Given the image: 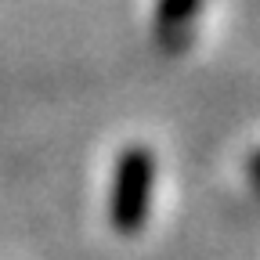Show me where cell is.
<instances>
[{
	"label": "cell",
	"mask_w": 260,
	"mask_h": 260,
	"mask_svg": "<svg viewBox=\"0 0 260 260\" xmlns=\"http://www.w3.org/2000/svg\"><path fill=\"white\" fill-rule=\"evenodd\" d=\"M152 191H155V155L145 145H130L119 152L112 188H109V220L119 235H134L145 228L152 213Z\"/></svg>",
	"instance_id": "1"
},
{
	"label": "cell",
	"mask_w": 260,
	"mask_h": 260,
	"mask_svg": "<svg viewBox=\"0 0 260 260\" xmlns=\"http://www.w3.org/2000/svg\"><path fill=\"white\" fill-rule=\"evenodd\" d=\"M199 8H203V0H159L155 4V32H159L162 47H170V51L184 47L188 25L195 22Z\"/></svg>",
	"instance_id": "2"
},
{
	"label": "cell",
	"mask_w": 260,
	"mask_h": 260,
	"mask_svg": "<svg viewBox=\"0 0 260 260\" xmlns=\"http://www.w3.org/2000/svg\"><path fill=\"white\" fill-rule=\"evenodd\" d=\"M249 181H253V188H260V152L249 159Z\"/></svg>",
	"instance_id": "3"
}]
</instances>
